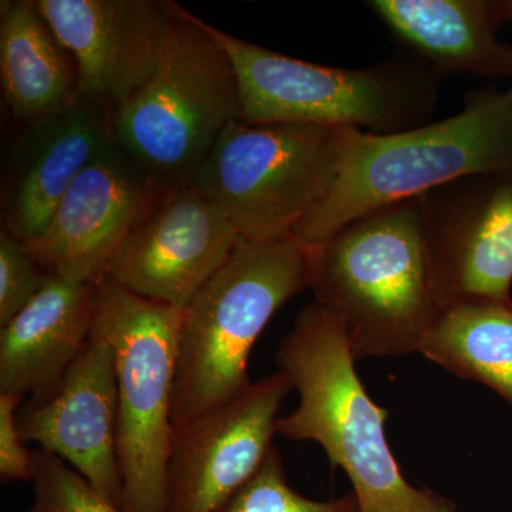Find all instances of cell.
<instances>
[{
    "instance_id": "cell-1",
    "label": "cell",
    "mask_w": 512,
    "mask_h": 512,
    "mask_svg": "<svg viewBox=\"0 0 512 512\" xmlns=\"http://www.w3.org/2000/svg\"><path fill=\"white\" fill-rule=\"evenodd\" d=\"M276 365L299 394L276 433L315 441L352 483L359 512H458L456 504L404 477L386 437L387 410L357 376L343 320L315 302L296 316L276 349Z\"/></svg>"
},
{
    "instance_id": "cell-2",
    "label": "cell",
    "mask_w": 512,
    "mask_h": 512,
    "mask_svg": "<svg viewBox=\"0 0 512 512\" xmlns=\"http://www.w3.org/2000/svg\"><path fill=\"white\" fill-rule=\"evenodd\" d=\"M311 288L316 302L342 318L356 360L420 353L441 309L424 195L340 229L319 247Z\"/></svg>"
},
{
    "instance_id": "cell-3",
    "label": "cell",
    "mask_w": 512,
    "mask_h": 512,
    "mask_svg": "<svg viewBox=\"0 0 512 512\" xmlns=\"http://www.w3.org/2000/svg\"><path fill=\"white\" fill-rule=\"evenodd\" d=\"M512 175V87L477 94L457 116L396 133L353 128L338 180L291 235L322 247L350 222L473 175Z\"/></svg>"
},
{
    "instance_id": "cell-4",
    "label": "cell",
    "mask_w": 512,
    "mask_h": 512,
    "mask_svg": "<svg viewBox=\"0 0 512 512\" xmlns=\"http://www.w3.org/2000/svg\"><path fill=\"white\" fill-rule=\"evenodd\" d=\"M318 251L293 235L239 239L184 309L175 359L174 427L247 392L256 340L289 299L311 288Z\"/></svg>"
},
{
    "instance_id": "cell-5",
    "label": "cell",
    "mask_w": 512,
    "mask_h": 512,
    "mask_svg": "<svg viewBox=\"0 0 512 512\" xmlns=\"http://www.w3.org/2000/svg\"><path fill=\"white\" fill-rule=\"evenodd\" d=\"M234 121H242L234 64L207 22L173 2L156 67L111 111L116 143L158 187L181 190Z\"/></svg>"
},
{
    "instance_id": "cell-6",
    "label": "cell",
    "mask_w": 512,
    "mask_h": 512,
    "mask_svg": "<svg viewBox=\"0 0 512 512\" xmlns=\"http://www.w3.org/2000/svg\"><path fill=\"white\" fill-rule=\"evenodd\" d=\"M356 127L229 124L192 177L239 238L288 237L338 180Z\"/></svg>"
},
{
    "instance_id": "cell-7",
    "label": "cell",
    "mask_w": 512,
    "mask_h": 512,
    "mask_svg": "<svg viewBox=\"0 0 512 512\" xmlns=\"http://www.w3.org/2000/svg\"><path fill=\"white\" fill-rule=\"evenodd\" d=\"M94 330L116 360L117 457L123 512H167L178 333L184 309L148 301L111 279L97 282Z\"/></svg>"
},
{
    "instance_id": "cell-8",
    "label": "cell",
    "mask_w": 512,
    "mask_h": 512,
    "mask_svg": "<svg viewBox=\"0 0 512 512\" xmlns=\"http://www.w3.org/2000/svg\"><path fill=\"white\" fill-rule=\"evenodd\" d=\"M207 28L228 53L241 90L242 123L369 127L372 133L403 131L429 96L400 70H345L293 59Z\"/></svg>"
},
{
    "instance_id": "cell-9",
    "label": "cell",
    "mask_w": 512,
    "mask_h": 512,
    "mask_svg": "<svg viewBox=\"0 0 512 512\" xmlns=\"http://www.w3.org/2000/svg\"><path fill=\"white\" fill-rule=\"evenodd\" d=\"M293 390L282 372L231 402L174 427L167 512H218L258 473L274 447L279 410Z\"/></svg>"
},
{
    "instance_id": "cell-10",
    "label": "cell",
    "mask_w": 512,
    "mask_h": 512,
    "mask_svg": "<svg viewBox=\"0 0 512 512\" xmlns=\"http://www.w3.org/2000/svg\"><path fill=\"white\" fill-rule=\"evenodd\" d=\"M165 192L114 140L84 168L49 227L26 248L47 274L97 284Z\"/></svg>"
},
{
    "instance_id": "cell-11",
    "label": "cell",
    "mask_w": 512,
    "mask_h": 512,
    "mask_svg": "<svg viewBox=\"0 0 512 512\" xmlns=\"http://www.w3.org/2000/svg\"><path fill=\"white\" fill-rule=\"evenodd\" d=\"M239 239L210 198L191 187L167 191L117 249L104 276L140 298L185 309Z\"/></svg>"
},
{
    "instance_id": "cell-12",
    "label": "cell",
    "mask_w": 512,
    "mask_h": 512,
    "mask_svg": "<svg viewBox=\"0 0 512 512\" xmlns=\"http://www.w3.org/2000/svg\"><path fill=\"white\" fill-rule=\"evenodd\" d=\"M463 188L441 202L424 195L440 308L512 299V175H474Z\"/></svg>"
},
{
    "instance_id": "cell-13",
    "label": "cell",
    "mask_w": 512,
    "mask_h": 512,
    "mask_svg": "<svg viewBox=\"0 0 512 512\" xmlns=\"http://www.w3.org/2000/svg\"><path fill=\"white\" fill-rule=\"evenodd\" d=\"M117 416L114 350L94 330L59 390L45 402L20 406L18 429L25 443L39 444L42 450L62 458L121 510L123 480L117 457Z\"/></svg>"
},
{
    "instance_id": "cell-14",
    "label": "cell",
    "mask_w": 512,
    "mask_h": 512,
    "mask_svg": "<svg viewBox=\"0 0 512 512\" xmlns=\"http://www.w3.org/2000/svg\"><path fill=\"white\" fill-rule=\"evenodd\" d=\"M72 55L80 96L113 111L156 67L170 26V0H35Z\"/></svg>"
},
{
    "instance_id": "cell-15",
    "label": "cell",
    "mask_w": 512,
    "mask_h": 512,
    "mask_svg": "<svg viewBox=\"0 0 512 512\" xmlns=\"http://www.w3.org/2000/svg\"><path fill=\"white\" fill-rule=\"evenodd\" d=\"M114 140L110 110L83 96L28 124L13 147L3 229L23 244L40 237L76 178Z\"/></svg>"
},
{
    "instance_id": "cell-16",
    "label": "cell",
    "mask_w": 512,
    "mask_h": 512,
    "mask_svg": "<svg viewBox=\"0 0 512 512\" xmlns=\"http://www.w3.org/2000/svg\"><path fill=\"white\" fill-rule=\"evenodd\" d=\"M97 284L47 274L40 291L0 330V393L39 403L59 390L92 338Z\"/></svg>"
},
{
    "instance_id": "cell-17",
    "label": "cell",
    "mask_w": 512,
    "mask_h": 512,
    "mask_svg": "<svg viewBox=\"0 0 512 512\" xmlns=\"http://www.w3.org/2000/svg\"><path fill=\"white\" fill-rule=\"evenodd\" d=\"M369 5L437 69L490 79L512 76V47L497 39L508 20L507 2L373 0Z\"/></svg>"
},
{
    "instance_id": "cell-18",
    "label": "cell",
    "mask_w": 512,
    "mask_h": 512,
    "mask_svg": "<svg viewBox=\"0 0 512 512\" xmlns=\"http://www.w3.org/2000/svg\"><path fill=\"white\" fill-rule=\"evenodd\" d=\"M0 79L13 117L26 124L60 113L80 97L76 63L35 0L0 3Z\"/></svg>"
},
{
    "instance_id": "cell-19",
    "label": "cell",
    "mask_w": 512,
    "mask_h": 512,
    "mask_svg": "<svg viewBox=\"0 0 512 512\" xmlns=\"http://www.w3.org/2000/svg\"><path fill=\"white\" fill-rule=\"evenodd\" d=\"M420 353L512 406V299L441 308Z\"/></svg>"
},
{
    "instance_id": "cell-20",
    "label": "cell",
    "mask_w": 512,
    "mask_h": 512,
    "mask_svg": "<svg viewBox=\"0 0 512 512\" xmlns=\"http://www.w3.org/2000/svg\"><path fill=\"white\" fill-rule=\"evenodd\" d=\"M218 512H359L355 494L315 501L292 490L275 446L251 480Z\"/></svg>"
},
{
    "instance_id": "cell-21",
    "label": "cell",
    "mask_w": 512,
    "mask_h": 512,
    "mask_svg": "<svg viewBox=\"0 0 512 512\" xmlns=\"http://www.w3.org/2000/svg\"><path fill=\"white\" fill-rule=\"evenodd\" d=\"M32 468L35 500L26 512H123L49 451L32 450Z\"/></svg>"
},
{
    "instance_id": "cell-22",
    "label": "cell",
    "mask_w": 512,
    "mask_h": 512,
    "mask_svg": "<svg viewBox=\"0 0 512 512\" xmlns=\"http://www.w3.org/2000/svg\"><path fill=\"white\" fill-rule=\"evenodd\" d=\"M47 272L23 242L0 232V326H5L40 291Z\"/></svg>"
},
{
    "instance_id": "cell-23",
    "label": "cell",
    "mask_w": 512,
    "mask_h": 512,
    "mask_svg": "<svg viewBox=\"0 0 512 512\" xmlns=\"http://www.w3.org/2000/svg\"><path fill=\"white\" fill-rule=\"evenodd\" d=\"M25 400L0 393V481L32 483V450L20 437L18 412Z\"/></svg>"
},
{
    "instance_id": "cell-24",
    "label": "cell",
    "mask_w": 512,
    "mask_h": 512,
    "mask_svg": "<svg viewBox=\"0 0 512 512\" xmlns=\"http://www.w3.org/2000/svg\"><path fill=\"white\" fill-rule=\"evenodd\" d=\"M507 18L512 22V0H508L507 2Z\"/></svg>"
}]
</instances>
